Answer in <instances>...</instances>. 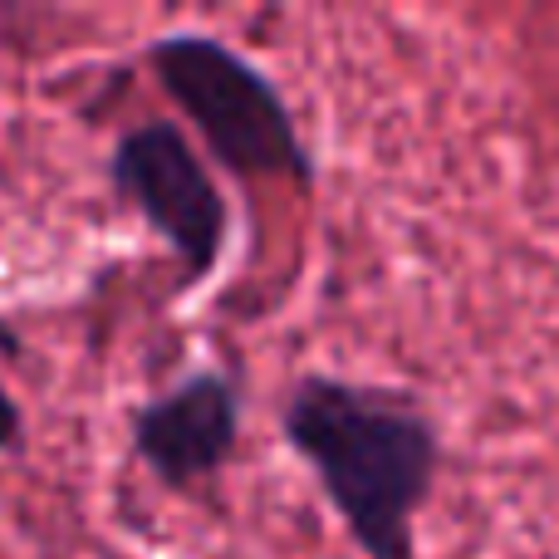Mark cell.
Segmentation results:
<instances>
[{"mask_svg": "<svg viewBox=\"0 0 559 559\" xmlns=\"http://www.w3.org/2000/svg\"><path fill=\"white\" fill-rule=\"evenodd\" d=\"M241 442V393L226 373L197 368L133 413V452L173 491L212 481Z\"/></svg>", "mask_w": 559, "mask_h": 559, "instance_id": "obj_4", "label": "cell"}, {"mask_svg": "<svg viewBox=\"0 0 559 559\" xmlns=\"http://www.w3.org/2000/svg\"><path fill=\"white\" fill-rule=\"evenodd\" d=\"M108 177H114V192L163 236L187 285L216 275L231 241V206L182 128L167 118L128 128L114 147Z\"/></svg>", "mask_w": 559, "mask_h": 559, "instance_id": "obj_3", "label": "cell"}, {"mask_svg": "<svg viewBox=\"0 0 559 559\" xmlns=\"http://www.w3.org/2000/svg\"><path fill=\"white\" fill-rule=\"evenodd\" d=\"M147 64L222 167L236 177H280L295 187L314 182V163L285 94L226 39L202 29L157 35L147 45Z\"/></svg>", "mask_w": 559, "mask_h": 559, "instance_id": "obj_2", "label": "cell"}, {"mask_svg": "<svg viewBox=\"0 0 559 559\" xmlns=\"http://www.w3.org/2000/svg\"><path fill=\"white\" fill-rule=\"evenodd\" d=\"M280 432L364 559H417V521L442 476V432L407 388L305 373Z\"/></svg>", "mask_w": 559, "mask_h": 559, "instance_id": "obj_1", "label": "cell"}, {"mask_svg": "<svg viewBox=\"0 0 559 559\" xmlns=\"http://www.w3.org/2000/svg\"><path fill=\"white\" fill-rule=\"evenodd\" d=\"M20 437H25V413H20V403L5 393V383H0V452L20 447Z\"/></svg>", "mask_w": 559, "mask_h": 559, "instance_id": "obj_5", "label": "cell"}]
</instances>
